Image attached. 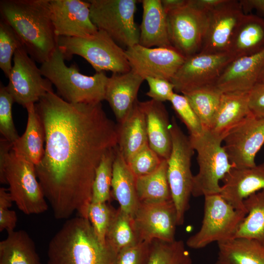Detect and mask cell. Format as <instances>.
Masks as SVG:
<instances>
[{"mask_svg": "<svg viewBox=\"0 0 264 264\" xmlns=\"http://www.w3.org/2000/svg\"><path fill=\"white\" fill-rule=\"evenodd\" d=\"M35 106L45 133L36 172L53 216L65 220L77 212L88 219L96 171L105 153L117 145V124L101 103H71L54 92Z\"/></svg>", "mask_w": 264, "mask_h": 264, "instance_id": "obj_1", "label": "cell"}, {"mask_svg": "<svg viewBox=\"0 0 264 264\" xmlns=\"http://www.w3.org/2000/svg\"><path fill=\"white\" fill-rule=\"evenodd\" d=\"M0 12L35 62L42 64L51 57L58 46V37L50 19L49 0H2Z\"/></svg>", "mask_w": 264, "mask_h": 264, "instance_id": "obj_2", "label": "cell"}, {"mask_svg": "<svg viewBox=\"0 0 264 264\" xmlns=\"http://www.w3.org/2000/svg\"><path fill=\"white\" fill-rule=\"evenodd\" d=\"M117 253L95 234L88 219H69L50 240L46 264H115Z\"/></svg>", "mask_w": 264, "mask_h": 264, "instance_id": "obj_3", "label": "cell"}, {"mask_svg": "<svg viewBox=\"0 0 264 264\" xmlns=\"http://www.w3.org/2000/svg\"><path fill=\"white\" fill-rule=\"evenodd\" d=\"M57 48L40 67L44 77L56 88L57 95L71 103L96 104L105 100L108 77L104 72L92 76L82 74L75 64L67 66Z\"/></svg>", "mask_w": 264, "mask_h": 264, "instance_id": "obj_4", "label": "cell"}, {"mask_svg": "<svg viewBox=\"0 0 264 264\" xmlns=\"http://www.w3.org/2000/svg\"><path fill=\"white\" fill-rule=\"evenodd\" d=\"M57 45L65 60L78 55L88 62L96 72L123 73L131 70L125 49L104 31L98 30L86 37H59Z\"/></svg>", "mask_w": 264, "mask_h": 264, "instance_id": "obj_5", "label": "cell"}, {"mask_svg": "<svg viewBox=\"0 0 264 264\" xmlns=\"http://www.w3.org/2000/svg\"><path fill=\"white\" fill-rule=\"evenodd\" d=\"M189 138L197 153L199 168L198 173L194 176L192 196L198 197L220 194V182L234 167L222 145L223 139L209 130Z\"/></svg>", "mask_w": 264, "mask_h": 264, "instance_id": "obj_6", "label": "cell"}, {"mask_svg": "<svg viewBox=\"0 0 264 264\" xmlns=\"http://www.w3.org/2000/svg\"><path fill=\"white\" fill-rule=\"evenodd\" d=\"M0 182L8 185L7 190L13 202L24 214L38 215L48 210L35 166L16 154L12 149L0 173Z\"/></svg>", "mask_w": 264, "mask_h": 264, "instance_id": "obj_7", "label": "cell"}, {"mask_svg": "<svg viewBox=\"0 0 264 264\" xmlns=\"http://www.w3.org/2000/svg\"><path fill=\"white\" fill-rule=\"evenodd\" d=\"M171 132L172 147L167 160V176L178 226L183 224L185 213L190 207L194 177L191 160L194 150L189 136L182 132L174 117L171 122Z\"/></svg>", "mask_w": 264, "mask_h": 264, "instance_id": "obj_8", "label": "cell"}, {"mask_svg": "<svg viewBox=\"0 0 264 264\" xmlns=\"http://www.w3.org/2000/svg\"><path fill=\"white\" fill-rule=\"evenodd\" d=\"M204 197V214L199 230L190 236L186 244L199 249L213 242L234 238L239 227L247 214L226 201L220 194Z\"/></svg>", "mask_w": 264, "mask_h": 264, "instance_id": "obj_9", "label": "cell"}, {"mask_svg": "<svg viewBox=\"0 0 264 264\" xmlns=\"http://www.w3.org/2000/svg\"><path fill=\"white\" fill-rule=\"evenodd\" d=\"M90 18L98 30L126 48L139 44L140 30L134 21L137 0H90Z\"/></svg>", "mask_w": 264, "mask_h": 264, "instance_id": "obj_10", "label": "cell"}, {"mask_svg": "<svg viewBox=\"0 0 264 264\" xmlns=\"http://www.w3.org/2000/svg\"><path fill=\"white\" fill-rule=\"evenodd\" d=\"M167 15L171 45L186 58L201 51L207 31L209 13L193 5L191 0Z\"/></svg>", "mask_w": 264, "mask_h": 264, "instance_id": "obj_11", "label": "cell"}, {"mask_svg": "<svg viewBox=\"0 0 264 264\" xmlns=\"http://www.w3.org/2000/svg\"><path fill=\"white\" fill-rule=\"evenodd\" d=\"M13 61L6 87L15 102L25 108L29 104L37 103L48 93L54 92L52 83L44 77L23 46L16 50Z\"/></svg>", "mask_w": 264, "mask_h": 264, "instance_id": "obj_12", "label": "cell"}, {"mask_svg": "<svg viewBox=\"0 0 264 264\" xmlns=\"http://www.w3.org/2000/svg\"><path fill=\"white\" fill-rule=\"evenodd\" d=\"M228 52H199L186 58L171 82L175 92L182 94L214 86L227 65L234 60Z\"/></svg>", "mask_w": 264, "mask_h": 264, "instance_id": "obj_13", "label": "cell"}, {"mask_svg": "<svg viewBox=\"0 0 264 264\" xmlns=\"http://www.w3.org/2000/svg\"><path fill=\"white\" fill-rule=\"evenodd\" d=\"M131 70L145 79L171 81L186 57L173 46L146 47L136 44L125 49Z\"/></svg>", "mask_w": 264, "mask_h": 264, "instance_id": "obj_14", "label": "cell"}, {"mask_svg": "<svg viewBox=\"0 0 264 264\" xmlns=\"http://www.w3.org/2000/svg\"><path fill=\"white\" fill-rule=\"evenodd\" d=\"M132 220L140 242L176 240L177 215L173 200L158 203L140 202Z\"/></svg>", "mask_w": 264, "mask_h": 264, "instance_id": "obj_15", "label": "cell"}, {"mask_svg": "<svg viewBox=\"0 0 264 264\" xmlns=\"http://www.w3.org/2000/svg\"><path fill=\"white\" fill-rule=\"evenodd\" d=\"M223 141V147L234 168L255 166L256 155L264 144V118L250 114L228 132Z\"/></svg>", "mask_w": 264, "mask_h": 264, "instance_id": "obj_16", "label": "cell"}, {"mask_svg": "<svg viewBox=\"0 0 264 264\" xmlns=\"http://www.w3.org/2000/svg\"><path fill=\"white\" fill-rule=\"evenodd\" d=\"M90 3L81 0H49L50 16L56 35L86 37L98 29L90 18Z\"/></svg>", "mask_w": 264, "mask_h": 264, "instance_id": "obj_17", "label": "cell"}, {"mask_svg": "<svg viewBox=\"0 0 264 264\" xmlns=\"http://www.w3.org/2000/svg\"><path fill=\"white\" fill-rule=\"evenodd\" d=\"M244 15L239 0H225L209 13L206 33L200 52H227L234 31Z\"/></svg>", "mask_w": 264, "mask_h": 264, "instance_id": "obj_18", "label": "cell"}, {"mask_svg": "<svg viewBox=\"0 0 264 264\" xmlns=\"http://www.w3.org/2000/svg\"><path fill=\"white\" fill-rule=\"evenodd\" d=\"M264 67V49L234 59L225 67L215 84L222 93L249 91Z\"/></svg>", "mask_w": 264, "mask_h": 264, "instance_id": "obj_19", "label": "cell"}, {"mask_svg": "<svg viewBox=\"0 0 264 264\" xmlns=\"http://www.w3.org/2000/svg\"><path fill=\"white\" fill-rule=\"evenodd\" d=\"M220 194L238 209H245L243 200L264 189V162L251 167L233 168L222 181Z\"/></svg>", "mask_w": 264, "mask_h": 264, "instance_id": "obj_20", "label": "cell"}, {"mask_svg": "<svg viewBox=\"0 0 264 264\" xmlns=\"http://www.w3.org/2000/svg\"><path fill=\"white\" fill-rule=\"evenodd\" d=\"M144 80L132 70L123 73H112L108 78L105 100L109 103L118 123L122 122L131 112Z\"/></svg>", "mask_w": 264, "mask_h": 264, "instance_id": "obj_21", "label": "cell"}, {"mask_svg": "<svg viewBox=\"0 0 264 264\" xmlns=\"http://www.w3.org/2000/svg\"><path fill=\"white\" fill-rule=\"evenodd\" d=\"M139 103L146 117L149 146L162 159L168 160L172 139L171 122L165 106L152 99Z\"/></svg>", "mask_w": 264, "mask_h": 264, "instance_id": "obj_22", "label": "cell"}, {"mask_svg": "<svg viewBox=\"0 0 264 264\" xmlns=\"http://www.w3.org/2000/svg\"><path fill=\"white\" fill-rule=\"evenodd\" d=\"M264 49V19L252 13L244 14L231 37L227 52L234 59Z\"/></svg>", "mask_w": 264, "mask_h": 264, "instance_id": "obj_23", "label": "cell"}, {"mask_svg": "<svg viewBox=\"0 0 264 264\" xmlns=\"http://www.w3.org/2000/svg\"><path fill=\"white\" fill-rule=\"evenodd\" d=\"M139 102L126 118L117 124V147L126 162L149 144L146 117Z\"/></svg>", "mask_w": 264, "mask_h": 264, "instance_id": "obj_24", "label": "cell"}, {"mask_svg": "<svg viewBox=\"0 0 264 264\" xmlns=\"http://www.w3.org/2000/svg\"><path fill=\"white\" fill-rule=\"evenodd\" d=\"M142 20L139 44L146 47L171 45L168 34L167 15L161 0H142Z\"/></svg>", "mask_w": 264, "mask_h": 264, "instance_id": "obj_25", "label": "cell"}, {"mask_svg": "<svg viewBox=\"0 0 264 264\" xmlns=\"http://www.w3.org/2000/svg\"><path fill=\"white\" fill-rule=\"evenodd\" d=\"M27 122L23 134L13 144L12 150L35 166L42 160L44 153L45 133L44 124L35 104L27 105Z\"/></svg>", "mask_w": 264, "mask_h": 264, "instance_id": "obj_26", "label": "cell"}, {"mask_svg": "<svg viewBox=\"0 0 264 264\" xmlns=\"http://www.w3.org/2000/svg\"><path fill=\"white\" fill-rule=\"evenodd\" d=\"M111 196L119 204V208L132 218L139 205L136 188V177L115 147L111 181Z\"/></svg>", "mask_w": 264, "mask_h": 264, "instance_id": "obj_27", "label": "cell"}, {"mask_svg": "<svg viewBox=\"0 0 264 264\" xmlns=\"http://www.w3.org/2000/svg\"><path fill=\"white\" fill-rule=\"evenodd\" d=\"M249 91L222 93L210 131L224 139L228 132L250 114Z\"/></svg>", "mask_w": 264, "mask_h": 264, "instance_id": "obj_28", "label": "cell"}, {"mask_svg": "<svg viewBox=\"0 0 264 264\" xmlns=\"http://www.w3.org/2000/svg\"><path fill=\"white\" fill-rule=\"evenodd\" d=\"M215 264H264V244L245 238L218 242Z\"/></svg>", "mask_w": 264, "mask_h": 264, "instance_id": "obj_29", "label": "cell"}, {"mask_svg": "<svg viewBox=\"0 0 264 264\" xmlns=\"http://www.w3.org/2000/svg\"><path fill=\"white\" fill-rule=\"evenodd\" d=\"M7 233L0 242V264H42L34 242L25 231Z\"/></svg>", "mask_w": 264, "mask_h": 264, "instance_id": "obj_30", "label": "cell"}, {"mask_svg": "<svg viewBox=\"0 0 264 264\" xmlns=\"http://www.w3.org/2000/svg\"><path fill=\"white\" fill-rule=\"evenodd\" d=\"M136 188L139 202L158 203L172 200L167 176V160L149 174L136 177Z\"/></svg>", "mask_w": 264, "mask_h": 264, "instance_id": "obj_31", "label": "cell"}, {"mask_svg": "<svg viewBox=\"0 0 264 264\" xmlns=\"http://www.w3.org/2000/svg\"><path fill=\"white\" fill-rule=\"evenodd\" d=\"M243 204L247 214L234 238L253 239L264 244V189L248 196Z\"/></svg>", "mask_w": 264, "mask_h": 264, "instance_id": "obj_32", "label": "cell"}, {"mask_svg": "<svg viewBox=\"0 0 264 264\" xmlns=\"http://www.w3.org/2000/svg\"><path fill=\"white\" fill-rule=\"evenodd\" d=\"M221 92L216 86L203 87L184 95L204 130H210L220 106Z\"/></svg>", "mask_w": 264, "mask_h": 264, "instance_id": "obj_33", "label": "cell"}, {"mask_svg": "<svg viewBox=\"0 0 264 264\" xmlns=\"http://www.w3.org/2000/svg\"><path fill=\"white\" fill-rule=\"evenodd\" d=\"M139 242L132 218L119 208L116 209L106 235V243L118 253Z\"/></svg>", "mask_w": 264, "mask_h": 264, "instance_id": "obj_34", "label": "cell"}, {"mask_svg": "<svg viewBox=\"0 0 264 264\" xmlns=\"http://www.w3.org/2000/svg\"><path fill=\"white\" fill-rule=\"evenodd\" d=\"M192 259L181 240L152 241L147 264H192Z\"/></svg>", "mask_w": 264, "mask_h": 264, "instance_id": "obj_35", "label": "cell"}, {"mask_svg": "<svg viewBox=\"0 0 264 264\" xmlns=\"http://www.w3.org/2000/svg\"><path fill=\"white\" fill-rule=\"evenodd\" d=\"M115 147L103 156L95 173L92 188L91 202H107L111 197V181Z\"/></svg>", "mask_w": 264, "mask_h": 264, "instance_id": "obj_36", "label": "cell"}, {"mask_svg": "<svg viewBox=\"0 0 264 264\" xmlns=\"http://www.w3.org/2000/svg\"><path fill=\"white\" fill-rule=\"evenodd\" d=\"M23 46L12 27L4 20L0 21V67L8 78L12 68V58L16 50Z\"/></svg>", "mask_w": 264, "mask_h": 264, "instance_id": "obj_37", "label": "cell"}, {"mask_svg": "<svg viewBox=\"0 0 264 264\" xmlns=\"http://www.w3.org/2000/svg\"><path fill=\"white\" fill-rule=\"evenodd\" d=\"M116 209L107 202H91L88 211V219L98 238L106 243V237Z\"/></svg>", "mask_w": 264, "mask_h": 264, "instance_id": "obj_38", "label": "cell"}, {"mask_svg": "<svg viewBox=\"0 0 264 264\" xmlns=\"http://www.w3.org/2000/svg\"><path fill=\"white\" fill-rule=\"evenodd\" d=\"M173 109L188 129L190 136H197L204 130L187 98L175 92L169 101Z\"/></svg>", "mask_w": 264, "mask_h": 264, "instance_id": "obj_39", "label": "cell"}, {"mask_svg": "<svg viewBox=\"0 0 264 264\" xmlns=\"http://www.w3.org/2000/svg\"><path fill=\"white\" fill-rule=\"evenodd\" d=\"M14 99L7 87L0 85V132L2 137L14 143L19 137L12 113Z\"/></svg>", "mask_w": 264, "mask_h": 264, "instance_id": "obj_40", "label": "cell"}, {"mask_svg": "<svg viewBox=\"0 0 264 264\" xmlns=\"http://www.w3.org/2000/svg\"><path fill=\"white\" fill-rule=\"evenodd\" d=\"M163 159L148 144L133 155L127 163L137 177L155 171Z\"/></svg>", "mask_w": 264, "mask_h": 264, "instance_id": "obj_41", "label": "cell"}, {"mask_svg": "<svg viewBox=\"0 0 264 264\" xmlns=\"http://www.w3.org/2000/svg\"><path fill=\"white\" fill-rule=\"evenodd\" d=\"M152 242L140 241L120 251L117 254L115 264H147Z\"/></svg>", "mask_w": 264, "mask_h": 264, "instance_id": "obj_42", "label": "cell"}, {"mask_svg": "<svg viewBox=\"0 0 264 264\" xmlns=\"http://www.w3.org/2000/svg\"><path fill=\"white\" fill-rule=\"evenodd\" d=\"M145 80L149 87L146 95L152 100L162 103L169 101L175 92V86L171 81L155 77H147Z\"/></svg>", "mask_w": 264, "mask_h": 264, "instance_id": "obj_43", "label": "cell"}, {"mask_svg": "<svg viewBox=\"0 0 264 264\" xmlns=\"http://www.w3.org/2000/svg\"><path fill=\"white\" fill-rule=\"evenodd\" d=\"M248 106L250 114L264 118V82L257 83L249 91Z\"/></svg>", "mask_w": 264, "mask_h": 264, "instance_id": "obj_44", "label": "cell"}, {"mask_svg": "<svg viewBox=\"0 0 264 264\" xmlns=\"http://www.w3.org/2000/svg\"><path fill=\"white\" fill-rule=\"evenodd\" d=\"M11 206L0 204V231L5 230L7 232L15 230L18 218L16 212L9 209Z\"/></svg>", "mask_w": 264, "mask_h": 264, "instance_id": "obj_45", "label": "cell"}, {"mask_svg": "<svg viewBox=\"0 0 264 264\" xmlns=\"http://www.w3.org/2000/svg\"><path fill=\"white\" fill-rule=\"evenodd\" d=\"M239 1L244 14H250L254 10L257 16L264 19V0H240Z\"/></svg>", "mask_w": 264, "mask_h": 264, "instance_id": "obj_46", "label": "cell"}, {"mask_svg": "<svg viewBox=\"0 0 264 264\" xmlns=\"http://www.w3.org/2000/svg\"><path fill=\"white\" fill-rule=\"evenodd\" d=\"M225 0H191V2L197 8L209 13L224 2Z\"/></svg>", "mask_w": 264, "mask_h": 264, "instance_id": "obj_47", "label": "cell"}, {"mask_svg": "<svg viewBox=\"0 0 264 264\" xmlns=\"http://www.w3.org/2000/svg\"><path fill=\"white\" fill-rule=\"evenodd\" d=\"M189 0H161V4L166 14L186 5Z\"/></svg>", "mask_w": 264, "mask_h": 264, "instance_id": "obj_48", "label": "cell"}, {"mask_svg": "<svg viewBox=\"0 0 264 264\" xmlns=\"http://www.w3.org/2000/svg\"><path fill=\"white\" fill-rule=\"evenodd\" d=\"M262 82H264V67L263 68L262 72H261L257 81V83Z\"/></svg>", "mask_w": 264, "mask_h": 264, "instance_id": "obj_49", "label": "cell"}]
</instances>
